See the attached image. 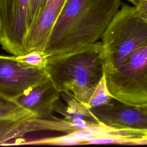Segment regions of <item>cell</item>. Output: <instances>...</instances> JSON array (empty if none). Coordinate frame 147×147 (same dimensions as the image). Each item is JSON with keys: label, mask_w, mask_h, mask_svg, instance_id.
Segmentation results:
<instances>
[{"label": "cell", "mask_w": 147, "mask_h": 147, "mask_svg": "<svg viewBox=\"0 0 147 147\" xmlns=\"http://www.w3.org/2000/svg\"><path fill=\"white\" fill-rule=\"evenodd\" d=\"M120 6V0H68L42 51L50 56L100 41Z\"/></svg>", "instance_id": "obj_1"}, {"label": "cell", "mask_w": 147, "mask_h": 147, "mask_svg": "<svg viewBox=\"0 0 147 147\" xmlns=\"http://www.w3.org/2000/svg\"><path fill=\"white\" fill-rule=\"evenodd\" d=\"M45 69L60 93L70 94L87 106L93 90L105 75L101 42L48 56Z\"/></svg>", "instance_id": "obj_2"}, {"label": "cell", "mask_w": 147, "mask_h": 147, "mask_svg": "<svg viewBox=\"0 0 147 147\" xmlns=\"http://www.w3.org/2000/svg\"><path fill=\"white\" fill-rule=\"evenodd\" d=\"M105 73L115 71L140 48L147 44V23L135 7L122 4L100 39Z\"/></svg>", "instance_id": "obj_3"}, {"label": "cell", "mask_w": 147, "mask_h": 147, "mask_svg": "<svg viewBox=\"0 0 147 147\" xmlns=\"http://www.w3.org/2000/svg\"><path fill=\"white\" fill-rule=\"evenodd\" d=\"M105 77L114 100L137 107L147 106V44L115 71L105 74Z\"/></svg>", "instance_id": "obj_4"}, {"label": "cell", "mask_w": 147, "mask_h": 147, "mask_svg": "<svg viewBox=\"0 0 147 147\" xmlns=\"http://www.w3.org/2000/svg\"><path fill=\"white\" fill-rule=\"evenodd\" d=\"M30 0H1L0 44L13 56L25 54Z\"/></svg>", "instance_id": "obj_5"}, {"label": "cell", "mask_w": 147, "mask_h": 147, "mask_svg": "<svg viewBox=\"0 0 147 147\" xmlns=\"http://www.w3.org/2000/svg\"><path fill=\"white\" fill-rule=\"evenodd\" d=\"M49 78L45 68L29 66L16 56L0 55V95L14 100Z\"/></svg>", "instance_id": "obj_6"}, {"label": "cell", "mask_w": 147, "mask_h": 147, "mask_svg": "<svg viewBox=\"0 0 147 147\" xmlns=\"http://www.w3.org/2000/svg\"><path fill=\"white\" fill-rule=\"evenodd\" d=\"M118 103L112 100L90 110L100 123L107 126L147 133V113L139 107Z\"/></svg>", "instance_id": "obj_7"}, {"label": "cell", "mask_w": 147, "mask_h": 147, "mask_svg": "<svg viewBox=\"0 0 147 147\" xmlns=\"http://www.w3.org/2000/svg\"><path fill=\"white\" fill-rule=\"evenodd\" d=\"M68 0H48L34 22L29 26L25 41V53L43 49Z\"/></svg>", "instance_id": "obj_8"}, {"label": "cell", "mask_w": 147, "mask_h": 147, "mask_svg": "<svg viewBox=\"0 0 147 147\" xmlns=\"http://www.w3.org/2000/svg\"><path fill=\"white\" fill-rule=\"evenodd\" d=\"M60 96V92L48 78L33 86L14 100L20 106L32 113L33 117L48 118L53 116V107Z\"/></svg>", "instance_id": "obj_9"}, {"label": "cell", "mask_w": 147, "mask_h": 147, "mask_svg": "<svg viewBox=\"0 0 147 147\" xmlns=\"http://www.w3.org/2000/svg\"><path fill=\"white\" fill-rule=\"evenodd\" d=\"M135 136L136 132L134 131L119 129L105 125L98 129L78 130L65 133L64 135L57 137L19 142L18 144L51 145H86L87 142L96 139L113 137H133Z\"/></svg>", "instance_id": "obj_10"}, {"label": "cell", "mask_w": 147, "mask_h": 147, "mask_svg": "<svg viewBox=\"0 0 147 147\" xmlns=\"http://www.w3.org/2000/svg\"><path fill=\"white\" fill-rule=\"evenodd\" d=\"M60 95L66 104L63 103L59 99L54 106L53 112L61 114L65 119L79 126L84 130L98 129L105 125L99 121L90 109L72 95L64 92H60Z\"/></svg>", "instance_id": "obj_11"}, {"label": "cell", "mask_w": 147, "mask_h": 147, "mask_svg": "<svg viewBox=\"0 0 147 147\" xmlns=\"http://www.w3.org/2000/svg\"><path fill=\"white\" fill-rule=\"evenodd\" d=\"M33 117L14 100L0 95V142L10 139L25 121Z\"/></svg>", "instance_id": "obj_12"}, {"label": "cell", "mask_w": 147, "mask_h": 147, "mask_svg": "<svg viewBox=\"0 0 147 147\" xmlns=\"http://www.w3.org/2000/svg\"><path fill=\"white\" fill-rule=\"evenodd\" d=\"M113 99H114L109 91L105 75L93 90L87 107L89 109L100 107L110 103Z\"/></svg>", "instance_id": "obj_13"}, {"label": "cell", "mask_w": 147, "mask_h": 147, "mask_svg": "<svg viewBox=\"0 0 147 147\" xmlns=\"http://www.w3.org/2000/svg\"><path fill=\"white\" fill-rule=\"evenodd\" d=\"M17 59L31 67L45 68L48 55L42 50H35L24 55L17 56Z\"/></svg>", "instance_id": "obj_14"}, {"label": "cell", "mask_w": 147, "mask_h": 147, "mask_svg": "<svg viewBox=\"0 0 147 147\" xmlns=\"http://www.w3.org/2000/svg\"><path fill=\"white\" fill-rule=\"evenodd\" d=\"M48 0H30L28 12V24L29 26L34 22L45 6Z\"/></svg>", "instance_id": "obj_15"}, {"label": "cell", "mask_w": 147, "mask_h": 147, "mask_svg": "<svg viewBox=\"0 0 147 147\" xmlns=\"http://www.w3.org/2000/svg\"><path fill=\"white\" fill-rule=\"evenodd\" d=\"M134 7L139 16L147 23V1H141Z\"/></svg>", "instance_id": "obj_16"}, {"label": "cell", "mask_w": 147, "mask_h": 147, "mask_svg": "<svg viewBox=\"0 0 147 147\" xmlns=\"http://www.w3.org/2000/svg\"><path fill=\"white\" fill-rule=\"evenodd\" d=\"M129 2H130V3H131L134 6H136L140 1H147V0H127Z\"/></svg>", "instance_id": "obj_17"}, {"label": "cell", "mask_w": 147, "mask_h": 147, "mask_svg": "<svg viewBox=\"0 0 147 147\" xmlns=\"http://www.w3.org/2000/svg\"><path fill=\"white\" fill-rule=\"evenodd\" d=\"M142 110H143L144 112L147 113V106H144V107H139Z\"/></svg>", "instance_id": "obj_18"}, {"label": "cell", "mask_w": 147, "mask_h": 147, "mask_svg": "<svg viewBox=\"0 0 147 147\" xmlns=\"http://www.w3.org/2000/svg\"><path fill=\"white\" fill-rule=\"evenodd\" d=\"M0 2H1V0H0Z\"/></svg>", "instance_id": "obj_19"}]
</instances>
